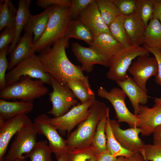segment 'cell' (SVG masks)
<instances>
[{"mask_svg": "<svg viewBox=\"0 0 161 161\" xmlns=\"http://www.w3.org/2000/svg\"><path fill=\"white\" fill-rule=\"evenodd\" d=\"M52 152L47 140L37 141L28 154L30 161H53L51 155Z\"/></svg>", "mask_w": 161, "mask_h": 161, "instance_id": "obj_34", "label": "cell"}, {"mask_svg": "<svg viewBox=\"0 0 161 161\" xmlns=\"http://www.w3.org/2000/svg\"><path fill=\"white\" fill-rule=\"evenodd\" d=\"M154 102L155 104L161 105V97L154 98Z\"/></svg>", "mask_w": 161, "mask_h": 161, "instance_id": "obj_48", "label": "cell"}, {"mask_svg": "<svg viewBox=\"0 0 161 161\" xmlns=\"http://www.w3.org/2000/svg\"><path fill=\"white\" fill-rule=\"evenodd\" d=\"M149 53L143 46L131 45L123 48L110 59L107 78L115 81L125 80L129 76L127 71L132 61L139 56Z\"/></svg>", "mask_w": 161, "mask_h": 161, "instance_id": "obj_5", "label": "cell"}, {"mask_svg": "<svg viewBox=\"0 0 161 161\" xmlns=\"http://www.w3.org/2000/svg\"><path fill=\"white\" fill-rule=\"evenodd\" d=\"M97 92L99 97L106 99L111 103L118 123L125 122L130 128L137 127V115L131 112L127 108L125 102L126 95L121 88L114 87L108 91L103 87L100 86Z\"/></svg>", "mask_w": 161, "mask_h": 161, "instance_id": "obj_7", "label": "cell"}, {"mask_svg": "<svg viewBox=\"0 0 161 161\" xmlns=\"http://www.w3.org/2000/svg\"><path fill=\"white\" fill-rule=\"evenodd\" d=\"M153 17L157 18L161 23V0H155Z\"/></svg>", "mask_w": 161, "mask_h": 161, "instance_id": "obj_44", "label": "cell"}, {"mask_svg": "<svg viewBox=\"0 0 161 161\" xmlns=\"http://www.w3.org/2000/svg\"><path fill=\"white\" fill-rule=\"evenodd\" d=\"M78 18L87 27L94 36L102 33L111 35L109 26L102 19L96 0L84 10Z\"/></svg>", "mask_w": 161, "mask_h": 161, "instance_id": "obj_17", "label": "cell"}, {"mask_svg": "<svg viewBox=\"0 0 161 161\" xmlns=\"http://www.w3.org/2000/svg\"><path fill=\"white\" fill-rule=\"evenodd\" d=\"M109 114L108 115L105 126L107 150L114 157H128L133 153L123 147L115 138L110 123Z\"/></svg>", "mask_w": 161, "mask_h": 161, "instance_id": "obj_27", "label": "cell"}, {"mask_svg": "<svg viewBox=\"0 0 161 161\" xmlns=\"http://www.w3.org/2000/svg\"><path fill=\"white\" fill-rule=\"evenodd\" d=\"M33 34L24 33L13 51L10 54V71L22 61L35 54L33 47Z\"/></svg>", "mask_w": 161, "mask_h": 161, "instance_id": "obj_19", "label": "cell"}, {"mask_svg": "<svg viewBox=\"0 0 161 161\" xmlns=\"http://www.w3.org/2000/svg\"><path fill=\"white\" fill-rule=\"evenodd\" d=\"M143 46L149 53L152 54L157 60L158 64V72L155 76V81L156 83L161 86V52L159 49L149 47L144 44H143Z\"/></svg>", "mask_w": 161, "mask_h": 161, "instance_id": "obj_42", "label": "cell"}, {"mask_svg": "<svg viewBox=\"0 0 161 161\" xmlns=\"http://www.w3.org/2000/svg\"><path fill=\"white\" fill-rule=\"evenodd\" d=\"M15 27H7L4 28L0 34V50L13 43L15 38Z\"/></svg>", "mask_w": 161, "mask_h": 161, "instance_id": "obj_40", "label": "cell"}, {"mask_svg": "<svg viewBox=\"0 0 161 161\" xmlns=\"http://www.w3.org/2000/svg\"><path fill=\"white\" fill-rule=\"evenodd\" d=\"M153 134V143L161 144V124L156 129Z\"/></svg>", "mask_w": 161, "mask_h": 161, "instance_id": "obj_45", "label": "cell"}, {"mask_svg": "<svg viewBox=\"0 0 161 161\" xmlns=\"http://www.w3.org/2000/svg\"><path fill=\"white\" fill-rule=\"evenodd\" d=\"M67 153H65L61 156L57 160V161H68Z\"/></svg>", "mask_w": 161, "mask_h": 161, "instance_id": "obj_47", "label": "cell"}, {"mask_svg": "<svg viewBox=\"0 0 161 161\" xmlns=\"http://www.w3.org/2000/svg\"><path fill=\"white\" fill-rule=\"evenodd\" d=\"M29 76L21 77L18 80L8 86L0 92V99H10L33 103L34 100L46 95L48 89L41 80H33Z\"/></svg>", "mask_w": 161, "mask_h": 161, "instance_id": "obj_4", "label": "cell"}, {"mask_svg": "<svg viewBox=\"0 0 161 161\" xmlns=\"http://www.w3.org/2000/svg\"><path fill=\"white\" fill-rule=\"evenodd\" d=\"M49 118L46 114H42L35 117L33 122L38 134L47 138L49 145L57 160L69 150L66 140L60 135L56 128L50 122Z\"/></svg>", "mask_w": 161, "mask_h": 161, "instance_id": "obj_10", "label": "cell"}, {"mask_svg": "<svg viewBox=\"0 0 161 161\" xmlns=\"http://www.w3.org/2000/svg\"><path fill=\"white\" fill-rule=\"evenodd\" d=\"M69 10V7L54 6L44 33L40 38L33 44L35 52H39L45 47L53 45L64 37L72 20Z\"/></svg>", "mask_w": 161, "mask_h": 161, "instance_id": "obj_3", "label": "cell"}, {"mask_svg": "<svg viewBox=\"0 0 161 161\" xmlns=\"http://www.w3.org/2000/svg\"><path fill=\"white\" fill-rule=\"evenodd\" d=\"M95 0H72L69 7V14L72 20L78 18L84 10Z\"/></svg>", "mask_w": 161, "mask_h": 161, "instance_id": "obj_37", "label": "cell"}, {"mask_svg": "<svg viewBox=\"0 0 161 161\" xmlns=\"http://www.w3.org/2000/svg\"><path fill=\"white\" fill-rule=\"evenodd\" d=\"M137 126L142 135L149 136L153 134L161 124V105L155 104L151 108L140 105L137 115Z\"/></svg>", "mask_w": 161, "mask_h": 161, "instance_id": "obj_16", "label": "cell"}, {"mask_svg": "<svg viewBox=\"0 0 161 161\" xmlns=\"http://www.w3.org/2000/svg\"><path fill=\"white\" fill-rule=\"evenodd\" d=\"M8 47L0 50V89L2 90L7 86L6 81V71L9 64L7 58Z\"/></svg>", "mask_w": 161, "mask_h": 161, "instance_id": "obj_38", "label": "cell"}, {"mask_svg": "<svg viewBox=\"0 0 161 161\" xmlns=\"http://www.w3.org/2000/svg\"><path fill=\"white\" fill-rule=\"evenodd\" d=\"M66 84L80 103L95 99V93L93 90L89 88L82 81L71 80L68 81Z\"/></svg>", "mask_w": 161, "mask_h": 161, "instance_id": "obj_31", "label": "cell"}, {"mask_svg": "<svg viewBox=\"0 0 161 161\" xmlns=\"http://www.w3.org/2000/svg\"><path fill=\"white\" fill-rule=\"evenodd\" d=\"M54 6L48 7L41 13L31 15L24 28V33L33 34V44L41 37L46 29L47 24Z\"/></svg>", "mask_w": 161, "mask_h": 161, "instance_id": "obj_20", "label": "cell"}, {"mask_svg": "<svg viewBox=\"0 0 161 161\" xmlns=\"http://www.w3.org/2000/svg\"><path fill=\"white\" fill-rule=\"evenodd\" d=\"M109 114V110L99 122L91 142V145L99 153L107 150L105 126Z\"/></svg>", "mask_w": 161, "mask_h": 161, "instance_id": "obj_32", "label": "cell"}, {"mask_svg": "<svg viewBox=\"0 0 161 161\" xmlns=\"http://www.w3.org/2000/svg\"><path fill=\"white\" fill-rule=\"evenodd\" d=\"M0 161H13L7 159L5 156Z\"/></svg>", "mask_w": 161, "mask_h": 161, "instance_id": "obj_50", "label": "cell"}, {"mask_svg": "<svg viewBox=\"0 0 161 161\" xmlns=\"http://www.w3.org/2000/svg\"><path fill=\"white\" fill-rule=\"evenodd\" d=\"M143 44L149 47L160 49L161 47V23L153 17L146 27Z\"/></svg>", "mask_w": 161, "mask_h": 161, "instance_id": "obj_26", "label": "cell"}, {"mask_svg": "<svg viewBox=\"0 0 161 161\" xmlns=\"http://www.w3.org/2000/svg\"><path fill=\"white\" fill-rule=\"evenodd\" d=\"M71 49L78 61L80 63L83 72H91L94 66L97 64L109 67V59L93 47H86L75 42L72 44Z\"/></svg>", "mask_w": 161, "mask_h": 161, "instance_id": "obj_13", "label": "cell"}, {"mask_svg": "<svg viewBox=\"0 0 161 161\" xmlns=\"http://www.w3.org/2000/svg\"><path fill=\"white\" fill-rule=\"evenodd\" d=\"M159 50H160V52H161V48L160 49H159Z\"/></svg>", "mask_w": 161, "mask_h": 161, "instance_id": "obj_52", "label": "cell"}, {"mask_svg": "<svg viewBox=\"0 0 161 161\" xmlns=\"http://www.w3.org/2000/svg\"><path fill=\"white\" fill-rule=\"evenodd\" d=\"M155 0H137L134 13L147 26L153 17Z\"/></svg>", "mask_w": 161, "mask_h": 161, "instance_id": "obj_35", "label": "cell"}, {"mask_svg": "<svg viewBox=\"0 0 161 161\" xmlns=\"http://www.w3.org/2000/svg\"><path fill=\"white\" fill-rule=\"evenodd\" d=\"M96 2L103 20L108 26L122 15L112 0H96Z\"/></svg>", "mask_w": 161, "mask_h": 161, "instance_id": "obj_30", "label": "cell"}, {"mask_svg": "<svg viewBox=\"0 0 161 161\" xmlns=\"http://www.w3.org/2000/svg\"><path fill=\"white\" fill-rule=\"evenodd\" d=\"M110 123L114 136L123 147L133 152H140L145 144L139 137L138 127L123 129L115 120L110 118Z\"/></svg>", "mask_w": 161, "mask_h": 161, "instance_id": "obj_15", "label": "cell"}, {"mask_svg": "<svg viewBox=\"0 0 161 161\" xmlns=\"http://www.w3.org/2000/svg\"></svg>", "mask_w": 161, "mask_h": 161, "instance_id": "obj_53", "label": "cell"}, {"mask_svg": "<svg viewBox=\"0 0 161 161\" xmlns=\"http://www.w3.org/2000/svg\"><path fill=\"white\" fill-rule=\"evenodd\" d=\"M124 161H145L139 152H133L130 156L124 157Z\"/></svg>", "mask_w": 161, "mask_h": 161, "instance_id": "obj_46", "label": "cell"}, {"mask_svg": "<svg viewBox=\"0 0 161 161\" xmlns=\"http://www.w3.org/2000/svg\"><path fill=\"white\" fill-rule=\"evenodd\" d=\"M30 0H20L16 16L15 28V37L13 42L8 48L7 55L11 53L15 48L20 38L21 33L31 15L30 10Z\"/></svg>", "mask_w": 161, "mask_h": 161, "instance_id": "obj_24", "label": "cell"}, {"mask_svg": "<svg viewBox=\"0 0 161 161\" xmlns=\"http://www.w3.org/2000/svg\"><path fill=\"white\" fill-rule=\"evenodd\" d=\"M95 100L78 103L63 115L57 117L49 118V121L58 131L62 133L66 132L68 136L76 126L87 117L89 108Z\"/></svg>", "mask_w": 161, "mask_h": 161, "instance_id": "obj_11", "label": "cell"}, {"mask_svg": "<svg viewBox=\"0 0 161 161\" xmlns=\"http://www.w3.org/2000/svg\"><path fill=\"white\" fill-rule=\"evenodd\" d=\"M33 123L25 114L5 120L0 116V160L5 156L12 137L22 128Z\"/></svg>", "mask_w": 161, "mask_h": 161, "instance_id": "obj_14", "label": "cell"}, {"mask_svg": "<svg viewBox=\"0 0 161 161\" xmlns=\"http://www.w3.org/2000/svg\"><path fill=\"white\" fill-rule=\"evenodd\" d=\"M93 47L106 56L109 59L120 51L125 48L111 35L102 33L94 36L89 46Z\"/></svg>", "mask_w": 161, "mask_h": 161, "instance_id": "obj_22", "label": "cell"}, {"mask_svg": "<svg viewBox=\"0 0 161 161\" xmlns=\"http://www.w3.org/2000/svg\"><path fill=\"white\" fill-rule=\"evenodd\" d=\"M122 15L128 16L134 13L137 0H112Z\"/></svg>", "mask_w": 161, "mask_h": 161, "instance_id": "obj_39", "label": "cell"}, {"mask_svg": "<svg viewBox=\"0 0 161 161\" xmlns=\"http://www.w3.org/2000/svg\"><path fill=\"white\" fill-rule=\"evenodd\" d=\"M139 152L145 161H161V144H145Z\"/></svg>", "mask_w": 161, "mask_h": 161, "instance_id": "obj_36", "label": "cell"}, {"mask_svg": "<svg viewBox=\"0 0 161 161\" xmlns=\"http://www.w3.org/2000/svg\"><path fill=\"white\" fill-rule=\"evenodd\" d=\"M117 158L114 157L107 150L99 154L96 161H115Z\"/></svg>", "mask_w": 161, "mask_h": 161, "instance_id": "obj_43", "label": "cell"}, {"mask_svg": "<svg viewBox=\"0 0 161 161\" xmlns=\"http://www.w3.org/2000/svg\"><path fill=\"white\" fill-rule=\"evenodd\" d=\"M37 4L44 9L51 6H58L69 7L71 4L70 0H38Z\"/></svg>", "mask_w": 161, "mask_h": 161, "instance_id": "obj_41", "label": "cell"}, {"mask_svg": "<svg viewBox=\"0 0 161 161\" xmlns=\"http://www.w3.org/2000/svg\"><path fill=\"white\" fill-rule=\"evenodd\" d=\"M87 117L71 132L66 140L69 150L82 146L91 145L99 121L109 110L103 102L95 100L89 108Z\"/></svg>", "mask_w": 161, "mask_h": 161, "instance_id": "obj_2", "label": "cell"}, {"mask_svg": "<svg viewBox=\"0 0 161 161\" xmlns=\"http://www.w3.org/2000/svg\"><path fill=\"white\" fill-rule=\"evenodd\" d=\"M124 157H117L115 161H124Z\"/></svg>", "mask_w": 161, "mask_h": 161, "instance_id": "obj_49", "label": "cell"}, {"mask_svg": "<svg viewBox=\"0 0 161 161\" xmlns=\"http://www.w3.org/2000/svg\"><path fill=\"white\" fill-rule=\"evenodd\" d=\"M128 71L136 83L147 93L146 83L151 77L155 76L158 72V64L155 58L149 55H140L129 67Z\"/></svg>", "mask_w": 161, "mask_h": 161, "instance_id": "obj_12", "label": "cell"}, {"mask_svg": "<svg viewBox=\"0 0 161 161\" xmlns=\"http://www.w3.org/2000/svg\"><path fill=\"white\" fill-rule=\"evenodd\" d=\"M124 28L131 45L140 46L143 41L147 26L134 13L126 16Z\"/></svg>", "mask_w": 161, "mask_h": 161, "instance_id": "obj_21", "label": "cell"}, {"mask_svg": "<svg viewBox=\"0 0 161 161\" xmlns=\"http://www.w3.org/2000/svg\"><path fill=\"white\" fill-rule=\"evenodd\" d=\"M38 134L33 123L22 128L15 135L5 156L13 161L27 158L37 142Z\"/></svg>", "mask_w": 161, "mask_h": 161, "instance_id": "obj_9", "label": "cell"}, {"mask_svg": "<svg viewBox=\"0 0 161 161\" xmlns=\"http://www.w3.org/2000/svg\"><path fill=\"white\" fill-rule=\"evenodd\" d=\"M126 16H118L109 26L112 36L125 48L131 45L124 25Z\"/></svg>", "mask_w": 161, "mask_h": 161, "instance_id": "obj_33", "label": "cell"}, {"mask_svg": "<svg viewBox=\"0 0 161 161\" xmlns=\"http://www.w3.org/2000/svg\"><path fill=\"white\" fill-rule=\"evenodd\" d=\"M69 39L64 37L51 47L47 46L38 55L45 72L62 84H66L71 80L82 81L92 89L88 77L83 73L80 66L74 64L67 57L66 49L69 46Z\"/></svg>", "mask_w": 161, "mask_h": 161, "instance_id": "obj_1", "label": "cell"}, {"mask_svg": "<svg viewBox=\"0 0 161 161\" xmlns=\"http://www.w3.org/2000/svg\"><path fill=\"white\" fill-rule=\"evenodd\" d=\"M64 37L68 39L73 38L83 40L89 46L94 38L90 30L78 18L71 21Z\"/></svg>", "mask_w": 161, "mask_h": 161, "instance_id": "obj_25", "label": "cell"}, {"mask_svg": "<svg viewBox=\"0 0 161 161\" xmlns=\"http://www.w3.org/2000/svg\"><path fill=\"white\" fill-rule=\"evenodd\" d=\"M33 107L32 102L9 101L0 99V116L5 120L21 114H27L32 110Z\"/></svg>", "mask_w": 161, "mask_h": 161, "instance_id": "obj_23", "label": "cell"}, {"mask_svg": "<svg viewBox=\"0 0 161 161\" xmlns=\"http://www.w3.org/2000/svg\"><path fill=\"white\" fill-rule=\"evenodd\" d=\"M0 1V31L7 27H15L17 9L9 0Z\"/></svg>", "mask_w": 161, "mask_h": 161, "instance_id": "obj_28", "label": "cell"}, {"mask_svg": "<svg viewBox=\"0 0 161 161\" xmlns=\"http://www.w3.org/2000/svg\"><path fill=\"white\" fill-rule=\"evenodd\" d=\"M116 82L129 98L134 114L137 115L140 105H145L148 102L147 93L142 89L130 76L123 81Z\"/></svg>", "mask_w": 161, "mask_h": 161, "instance_id": "obj_18", "label": "cell"}, {"mask_svg": "<svg viewBox=\"0 0 161 161\" xmlns=\"http://www.w3.org/2000/svg\"><path fill=\"white\" fill-rule=\"evenodd\" d=\"M14 161H27L26 159H17Z\"/></svg>", "mask_w": 161, "mask_h": 161, "instance_id": "obj_51", "label": "cell"}, {"mask_svg": "<svg viewBox=\"0 0 161 161\" xmlns=\"http://www.w3.org/2000/svg\"><path fill=\"white\" fill-rule=\"evenodd\" d=\"M91 145L70 150L67 153L68 161H96L99 154Z\"/></svg>", "mask_w": 161, "mask_h": 161, "instance_id": "obj_29", "label": "cell"}, {"mask_svg": "<svg viewBox=\"0 0 161 161\" xmlns=\"http://www.w3.org/2000/svg\"><path fill=\"white\" fill-rule=\"evenodd\" d=\"M50 80L53 90L49 94V98L52 107L47 113L56 118L65 114L78 101L66 84H61L51 76Z\"/></svg>", "mask_w": 161, "mask_h": 161, "instance_id": "obj_8", "label": "cell"}, {"mask_svg": "<svg viewBox=\"0 0 161 161\" xmlns=\"http://www.w3.org/2000/svg\"><path fill=\"white\" fill-rule=\"evenodd\" d=\"M25 76L41 80L45 84H50L51 76L45 72L38 56L35 54L20 62L6 73L7 86Z\"/></svg>", "mask_w": 161, "mask_h": 161, "instance_id": "obj_6", "label": "cell"}]
</instances>
